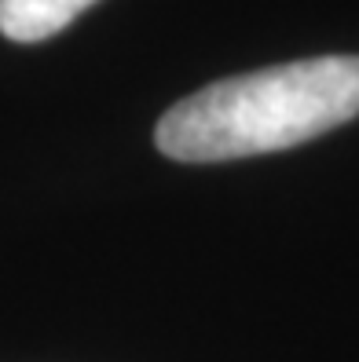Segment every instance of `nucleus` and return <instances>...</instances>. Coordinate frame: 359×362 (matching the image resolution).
Returning a JSON list of instances; mask_svg holds the SVG:
<instances>
[{"label": "nucleus", "instance_id": "1", "mask_svg": "<svg viewBox=\"0 0 359 362\" xmlns=\"http://www.w3.org/2000/svg\"><path fill=\"white\" fill-rule=\"evenodd\" d=\"M359 114V55H319L205 84L169 106L154 143L173 161H235L326 136Z\"/></svg>", "mask_w": 359, "mask_h": 362}, {"label": "nucleus", "instance_id": "2", "mask_svg": "<svg viewBox=\"0 0 359 362\" xmlns=\"http://www.w3.org/2000/svg\"><path fill=\"white\" fill-rule=\"evenodd\" d=\"M96 0H0V33L18 45H37L67 30Z\"/></svg>", "mask_w": 359, "mask_h": 362}]
</instances>
